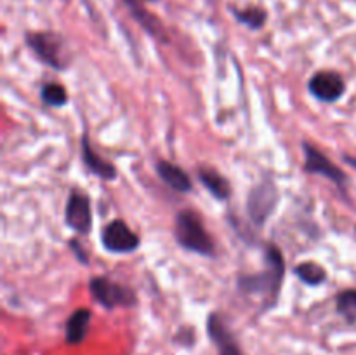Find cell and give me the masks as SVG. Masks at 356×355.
<instances>
[{
	"mask_svg": "<svg viewBox=\"0 0 356 355\" xmlns=\"http://www.w3.org/2000/svg\"><path fill=\"white\" fill-rule=\"evenodd\" d=\"M285 275L284 254L278 247L270 246L266 249V268L264 271L256 275H247L238 281V287L250 294H263L266 303L275 305L277 298L280 296L282 282Z\"/></svg>",
	"mask_w": 356,
	"mask_h": 355,
	"instance_id": "1",
	"label": "cell"
},
{
	"mask_svg": "<svg viewBox=\"0 0 356 355\" xmlns=\"http://www.w3.org/2000/svg\"><path fill=\"white\" fill-rule=\"evenodd\" d=\"M174 235H176L177 244L183 249L197 253L200 256H214L216 254L214 240H212V237L205 230L200 216L197 212L190 211V209L181 211L176 216Z\"/></svg>",
	"mask_w": 356,
	"mask_h": 355,
	"instance_id": "2",
	"label": "cell"
},
{
	"mask_svg": "<svg viewBox=\"0 0 356 355\" xmlns=\"http://www.w3.org/2000/svg\"><path fill=\"white\" fill-rule=\"evenodd\" d=\"M89 289L92 298L108 310L117 306H134L138 303V296L132 289L108 277H94L89 282Z\"/></svg>",
	"mask_w": 356,
	"mask_h": 355,
	"instance_id": "3",
	"label": "cell"
},
{
	"mask_svg": "<svg viewBox=\"0 0 356 355\" xmlns=\"http://www.w3.org/2000/svg\"><path fill=\"white\" fill-rule=\"evenodd\" d=\"M26 45L37 54L42 63L54 70L66 68V58L63 52V40L51 31H35L26 35Z\"/></svg>",
	"mask_w": 356,
	"mask_h": 355,
	"instance_id": "4",
	"label": "cell"
},
{
	"mask_svg": "<svg viewBox=\"0 0 356 355\" xmlns=\"http://www.w3.org/2000/svg\"><path fill=\"white\" fill-rule=\"evenodd\" d=\"M277 202L278 191L271 181H263L261 184H257L250 191L249 200H247V211H249L250 219L257 226L264 225L271 216V212L275 211V207H277Z\"/></svg>",
	"mask_w": 356,
	"mask_h": 355,
	"instance_id": "5",
	"label": "cell"
},
{
	"mask_svg": "<svg viewBox=\"0 0 356 355\" xmlns=\"http://www.w3.org/2000/svg\"><path fill=\"white\" fill-rule=\"evenodd\" d=\"M308 89L322 103H336L346 93V82H344L341 73L332 72V70H323V72L315 73L309 79Z\"/></svg>",
	"mask_w": 356,
	"mask_h": 355,
	"instance_id": "6",
	"label": "cell"
},
{
	"mask_svg": "<svg viewBox=\"0 0 356 355\" xmlns=\"http://www.w3.org/2000/svg\"><path fill=\"white\" fill-rule=\"evenodd\" d=\"M101 242H103L104 249L110 251V253L124 254L138 249L139 237L129 228L127 223L122 221V219H115L103 230Z\"/></svg>",
	"mask_w": 356,
	"mask_h": 355,
	"instance_id": "7",
	"label": "cell"
},
{
	"mask_svg": "<svg viewBox=\"0 0 356 355\" xmlns=\"http://www.w3.org/2000/svg\"><path fill=\"white\" fill-rule=\"evenodd\" d=\"M302 150H305V171L309 174H320L325 176L327 180L334 181L339 187L346 184V174L334 166L332 160L329 157L323 155L318 148H315L309 143H302Z\"/></svg>",
	"mask_w": 356,
	"mask_h": 355,
	"instance_id": "8",
	"label": "cell"
},
{
	"mask_svg": "<svg viewBox=\"0 0 356 355\" xmlns=\"http://www.w3.org/2000/svg\"><path fill=\"white\" fill-rule=\"evenodd\" d=\"M66 225L79 233H89L92 226V211H90V200L86 194L73 190L66 202L65 211Z\"/></svg>",
	"mask_w": 356,
	"mask_h": 355,
	"instance_id": "9",
	"label": "cell"
},
{
	"mask_svg": "<svg viewBox=\"0 0 356 355\" xmlns=\"http://www.w3.org/2000/svg\"><path fill=\"white\" fill-rule=\"evenodd\" d=\"M207 333L211 336V340L214 341L219 355H243L238 343H236L235 336L232 334V331L226 327L225 320H221V317L216 315V313H212L209 317Z\"/></svg>",
	"mask_w": 356,
	"mask_h": 355,
	"instance_id": "10",
	"label": "cell"
},
{
	"mask_svg": "<svg viewBox=\"0 0 356 355\" xmlns=\"http://www.w3.org/2000/svg\"><path fill=\"white\" fill-rule=\"evenodd\" d=\"M82 160L87 169L92 174H96V176H99L101 180L113 181L117 178V169H115L113 164H110L108 160H104L103 157H99L94 152L87 136L82 138Z\"/></svg>",
	"mask_w": 356,
	"mask_h": 355,
	"instance_id": "11",
	"label": "cell"
},
{
	"mask_svg": "<svg viewBox=\"0 0 356 355\" xmlns=\"http://www.w3.org/2000/svg\"><path fill=\"white\" fill-rule=\"evenodd\" d=\"M198 180L200 183L214 195L219 200H228L232 197V184L229 181L222 176L221 173H218L216 169L209 166H200L198 167Z\"/></svg>",
	"mask_w": 356,
	"mask_h": 355,
	"instance_id": "12",
	"label": "cell"
},
{
	"mask_svg": "<svg viewBox=\"0 0 356 355\" xmlns=\"http://www.w3.org/2000/svg\"><path fill=\"white\" fill-rule=\"evenodd\" d=\"M156 173H159L160 180H162L167 187L179 191V194H188V191L193 188L190 176H188L181 167L174 166L172 162L160 160V162L156 164Z\"/></svg>",
	"mask_w": 356,
	"mask_h": 355,
	"instance_id": "13",
	"label": "cell"
},
{
	"mask_svg": "<svg viewBox=\"0 0 356 355\" xmlns=\"http://www.w3.org/2000/svg\"><path fill=\"white\" fill-rule=\"evenodd\" d=\"M90 317H92V313H90L89 308H79L68 317L65 331L66 341L70 345H79L86 340L87 331H89L90 326Z\"/></svg>",
	"mask_w": 356,
	"mask_h": 355,
	"instance_id": "14",
	"label": "cell"
},
{
	"mask_svg": "<svg viewBox=\"0 0 356 355\" xmlns=\"http://www.w3.org/2000/svg\"><path fill=\"white\" fill-rule=\"evenodd\" d=\"M146 2H153V0H125L127 7L131 9V13L134 14L136 19L139 21V24H141L148 33L155 35V37H163L162 24L156 21L155 16H152V14L146 10Z\"/></svg>",
	"mask_w": 356,
	"mask_h": 355,
	"instance_id": "15",
	"label": "cell"
},
{
	"mask_svg": "<svg viewBox=\"0 0 356 355\" xmlns=\"http://www.w3.org/2000/svg\"><path fill=\"white\" fill-rule=\"evenodd\" d=\"M296 275L308 285H320L327 278L323 267H320L318 263H313V261H305V263L298 265L296 267Z\"/></svg>",
	"mask_w": 356,
	"mask_h": 355,
	"instance_id": "16",
	"label": "cell"
},
{
	"mask_svg": "<svg viewBox=\"0 0 356 355\" xmlns=\"http://www.w3.org/2000/svg\"><path fill=\"white\" fill-rule=\"evenodd\" d=\"M40 97L45 106L51 108H61L68 103V93H66V89L61 84L56 82L45 84L40 90Z\"/></svg>",
	"mask_w": 356,
	"mask_h": 355,
	"instance_id": "17",
	"label": "cell"
},
{
	"mask_svg": "<svg viewBox=\"0 0 356 355\" xmlns=\"http://www.w3.org/2000/svg\"><path fill=\"white\" fill-rule=\"evenodd\" d=\"M336 308L350 324H356V287L339 292L336 298Z\"/></svg>",
	"mask_w": 356,
	"mask_h": 355,
	"instance_id": "18",
	"label": "cell"
},
{
	"mask_svg": "<svg viewBox=\"0 0 356 355\" xmlns=\"http://www.w3.org/2000/svg\"><path fill=\"white\" fill-rule=\"evenodd\" d=\"M235 17L245 26L252 28V30H259V28H263L264 21H266V13L263 9H257V7H250V9L235 10Z\"/></svg>",
	"mask_w": 356,
	"mask_h": 355,
	"instance_id": "19",
	"label": "cell"
},
{
	"mask_svg": "<svg viewBox=\"0 0 356 355\" xmlns=\"http://www.w3.org/2000/svg\"><path fill=\"white\" fill-rule=\"evenodd\" d=\"M70 246H72L73 253L76 254V258H79L80 263H86V265H87V254L83 253L82 247H80V244L76 242V240H70Z\"/></svg>",
	"mask_w": 356,
	"mask_h": 355,
	"instance_id": "20",
	"label": "cell"
},
{
	"mask_svg": "<svg viewBox=\"0 0 356 355\" xmlns=\"http://www.w3.org/2000/svg\"><path fill=\"white\" fill-rule=\"evenodd\" d=\"M344 162L350 164L351 167H356V159H355V157H348V155H344Z\"/></svg>",
	"mask_w": 356,
	"mask_h": 355,
	"instance_id": "21",
	"label": "cell"
}]
</instances>
